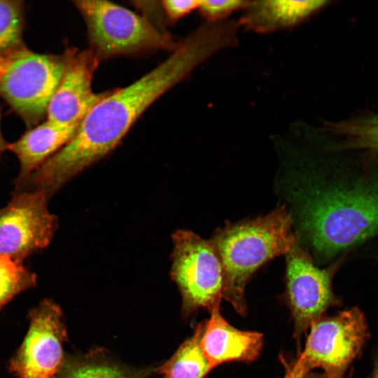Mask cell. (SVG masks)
Instances as JSON below:
<instances>
[{
	"instance_id": "6da1fadb",
	"label": "cell",
	"mask_w": 378,
	"mask_h": 378,
	"mask_svg": "<svg viewBox=\"0 0 378 378\" xmlns=\"http://www.w3.org/2000/svg\"><path fill=\"white\" fill-rule=\"evenodd\" d=\"M222 22H206L144 76L105 95L79 123L71 139L24 181L50 200L67 182L113 150L141 114L160 97L218 51L232 47Z\"/></svg>"
},
{
	"instance_id": "7a4b0ae2",
	"label": "cell",
	"mask_w": 378,
	"mask_h": 378,
	"mask_svg": "<svg viewBox=\"0 0 378 378\" xmlns=\"http://www.w3.org/2000/svg\"><path fill=\"white\" fill-rule=\"evenodd\" d=\"M278 186L298 243L318 262L378 234V176L336 180L302 162L284 168Z\"/></svg>"
},
{
	"instance_id": "3957f363",
	"label": "cell",
	"mask_w": 378,
	"mask_h": 378,
	"mask_svg": "<svg viewBox=\"0 0 378 378\" xmlns=\"http://www.w3.org/2000/svg\"><path fill=\"white\" fill-rule=\"evenodd\" d=\"M210 241L222 267V298L245 315L244 290L251 277L272 259L290 251L298 239L291 216L281 204L264 216L225 223Z\"/></svg>"
},
{
	"instance_id": "277c9868",
	"label": "cell",
	"mask_w": 378,
	"mask_h": 378,
	"mask_svg": "<svg viewBox=\"0 0 378 378\" xmlns=\"http://www.w3.org/2000/svg\"><path fill=\"white\" fill-rule=\"evenodd\" d=\"M88 29L90 50L100 60L153 50L174 51L180 45L147 18L106 1H74Z\"/></svg>"
},
{
	"instance_id": "5b68a950",
	"label": "cell",
	"mask_w": 378,
	"mask_h": 378,
	"mask_svg": "<svg viewBox=\"0 0 378 378\" xmlns=\"http://www.w3.org/2000/svg\"><path fill=\"white\" fill-rule=\"evenodd\" d=\"M64 69L63 56L24 45L0 55V97L31 128L43 120Z\"/></svg>"
},
{
	"instance_id": "8992f818",
	"label": "cell",
	"mask_w": 378,
	"mask_h": 378,
	"mask_svg": "<svg viewBox=\"0 0 378 378\" xmlns=\"http://www.w3.org/2000/svg\"><path fill=\"white\" fill-rule=\"evenodd\" d=\"M310 328L304 349L287 368L285 378H302L318 368L328 378H342L368 337L363 313L351 308L320 318Z\"/></svg>"
},
{
	"instance_id": "52a82bcc",
	"label": "cell",
	"mask_w": 378,
	"mask_h": 378,
	"mask_svg": "<svg viewBox=\"0 0 378 378\" xmlns=\"http://www.w3.org/2000/svg\"><path fill=\"white\" fill-rule=\"evenodd\" d=\"M172 241L171 275L181 294L184 311L219 307L223 271L211 241L186 230L176 231Z\"/></svg>"
},
{
	"instance_id": "ba28073f",
	"label": "cell",
	"mask_w": 378,
	"mask_h": 378,
	"mask_svg": "<svg viewBox=\"0 0 378 378\" xmlns=\"http://www.w3.org/2000/svg\"><path fill=\"white\" fill-rule=\"evenodd\" d=\"M48 200L40 190L13 192L0 209V255L22 262L49 245L58 219L49 211Z\"/></svg>"
},
{
	"instance_id": "9c48e42d",
	"label": "cell",
	"mask_w": 378,
	"mask_h": 378,
	"mask_svg": "<svg viewBox=\"0 0 378 378\" xmlns=\"http://www.w3.org/2000/svg\"><path fill=\"white\" fill-rule=\"evenodd\" d=\"M336 265L320 268L298 242L286 254V299L294 321V336L301 335L336 303L332 278Z\"/></svg>"
},
{
	"instance_id": "30bf717a",
	"label": "cell",
	"mask_w": 378,
	"mask_h": 378,
	"mask_svg": "<svg viewBox=\"0 0 378 378\" xmlns=\"http://www.w3.org/2000/svg\"><path fill=\"white\" fill-rule=\"evenodd\" d=\"M29 318L28 331L9 370L17 378H52L64 359L67 335L62 310L45 299L31 310Z\"/></svg>"
},
{
	"instance_id": "8fae6325",
	"label": "cell",
	"mask_w": 378,
	"mask_h": 378,
	"mask_svg": "<svg viewBox=\"0 0 378 378\" xmlns=\"http://www.w3.org/2000/svg\"><path fill=\"white\" fill-rule=\"evenodd\" d=\"M62 76L48 104L46 118L66 126L78 125L106 93L92 88L99 61L90 50L67 49Z\"/></svg>"
},
{
	"instance_id": "7c38bea8",
	"label": "cell",
	"mask_w": 378,
	"mask_h": 378,
	"mask_svg": "<svg viewBox=\"0 0 378 378\" xmlns=\"http://www.w3.org/2000/svg\"><path fill=\"white\" fill-rule=\"evenodd\" d=\"M201 337L202 351L214 368L223 363H250L258 358L263 345V335L244 331L231 326L220 314L219 307L211 311Z\"/></svg>"
},
{
	"instance_id": "4fadbf2b",
	"label": "cell",
	"mask_w": 378,
	"mask_h": 378,
	"mask_svg": "<svg viewBox=\"0 0 378 378\" xmlns=\"http://www.w3.org/2000/svg\"><path fill=\"white\" fill-rule=\"evenodd\" d=\"M78 126L62 125L46 119L29 128L15 141L8 144V150L17 157L20 164L15 186L63 147L73 136Z\"/></svg>"
},
{
	"instance_id": "5bb4252c",
	"label": "cell",
	"mask_w": 378,
	"mask_h": 378,
	"mask_svg": "<svg viewBox=\"0 0 378 378\" xmlns=\"http://www.w3.org/2000/svg\"><path fill=\"white\" fill-rule=\"evenodd\" d=\"M327 1H248L239 25L260 34L294 27L323 8Z\"/></svg>"
},
{
	"instance_id": "9a60e30c",
	"label": "cell",
	"mask_w": 378,
	"mask_h": 378,
	"mask_svg": "<svg viewBox=\"0 0 378 378\" xmlns=\"http://www.w3.org/2000/svg\"><path fill=\"white\" fill-rule=\"evenodd\" d=\"M204 322L200 323L187 340L160 368L164 378H204L214 368L201 347Z\"/></svg>"
},
{
	"instance_id": "2e32d148",
	"label": "cell",
	"mask_w": 378,
	"mask_h": 378,
	"mask_svg": "<svg viewBox=\"0 0 378 378\" xmlns=\"http://www.w3.org/2000/svg\"><path fill=\"white\" fill-rule=\"evenodd\" d=\"M111 359L101 354L64 358L52 378H141Z\"/></svg>"
},
{
	"instance_id": "e0dca14e",
	"label": "cell",
	"mask_w": 378,
	"mask_h": 378,
	"mask_svg": "<svg viewBox=\"0 0 378 378\" xmlns=\"http://www.w3.org/2000/svg\"><path fill=\"white\" fill-rule=\"evenodd\" d=\"M327 126L329 131L343 138L341 148L378 155V113L328 123Z\"/></svg>"
},
{
	"instance_id": "ac0fdd59",
	"label": "cell",
	"mask_w": 378,
	"mask_h": 378,
	"mask_svg": "<svg viewBox=\"0 0 378 378\" xmlns=\"http://www.w3.org/2000/svg\"><path fill=\"white\" fill-rule=\"evenodd\" d=\"M36 285V275L22 262L0 255V308Z\"/></svg>"
},
{
	"instance_id": "d6986e66",
	"label": "cell",
	"mask_w": 378,
	"mask_h": 378,
	"mask_svg": "<svg viewBox=\"0 0 378 378\" xmlns=\"http://www.w3.org/2000/svg\"><path fill=\"white\" fill-rule=\"evenodd\" d=\"M22 1L0 0V55L24 46Z\"/></svg>"
},
{
	"instance_id": "ffe728a7",
	"label": "cell",
	"mask_w": 378,
	"mask_h": 378,
	"mask_svg": "<svg viewBox=\"0 0 378 378\" xmlns=\"http://www.w3.org/2000/svg\"><path fill=\"white\" fill-rule=\"evenodd\" d=\"M248 1H200L198 10L207 22H218L238 10H243Z\"/></svg>"
},
{
	"instance_id": "44dd1931",
	"label": "cell",
	"mask_w": 378,
	"mask_h": 378,
	"mask_svg": "<svg viewBox=\"0 0 378 378\" xmlns=\"http://www.w3.org/2000/svg\"><path fill=\"white\" fill-rule=\"evenodd\" d=\"M162 6L166 17L172 22L188 15L192 10L197 9L200 1L197 0H165L162 1Z\"/></svg>"
},
{
	"instance_id": "7402d4cb",
	"label": "cell",
	"mask_w": 378,
	"mask_h": 378,
	"mask_svg": "<svg viewBox=\"0 0 378 378\" xmlns=\"http://www.w3.org/2000/svg\"><path fill=\"white\" fill-rule=\"evenodd\" d=\"M8 143L6 142L1 132V112H0V157L8 150Z\"/></svg>"
},
{
	"instance_id": "603a6c76",
	"label": "cell",
	"mask_w": 378,
	"mask_h": 378,
	"mask_svg": "<svg viewBox=\"0 0 378 378\" xmlns=\"http://www.w3.org/2000/svg\"><path fill=\"white\" fill-rule=\"evenodd\" d=\"M302 378H328L326 377L323 373V374H316L313 372H309L308 374H305Z\"/></svg>"
},
{
	"instance_id": "cb8c5ba5",
	"label": "cell",
	"mask_w": 378,
	"mask_h": 378,
	"mask_svg": "<svg viewBox=\"0 0 378 378\" xmlns=\"http://www.w3.org/2000/svg\"><path fill=\"white\" fill-rule=\"evenodd\" d=\"M372 378H378V359L376 363L375 370Z\"/></svg>"
}]
</instances>
